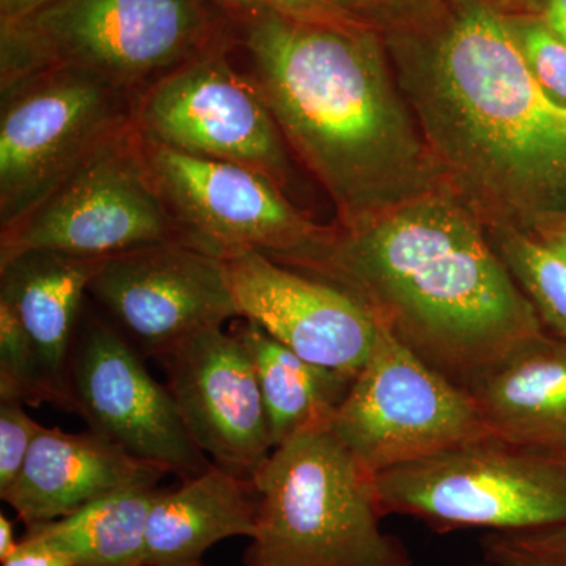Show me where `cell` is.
<instances>
[{
  "label": "cell",
  "mask_w": 566,
  "mask_h": 566,
  "mask_svg": "<svg viewBox=\"0 0 566 566\" xmlns=\"http://www.w3.org/2000/svg\"><path fill=\"white\" fill-rule=\"evenodd\" d=\"M382 36L447 188L486 229L532 234L566 212V109L532 76L506 14L441 0Z\"/></svg>",
  "instance_id": "6da1fadb"
},
{
  "label": "cell",
  "mask_w": 566,
  "mask_h": 566,
  "mask_svg": "<svg viewBox=\"0 0 566 566\" xmlns=\"http://www.w3.org/2000/svg\"><path fill=\"white\" fill-rule=\"evenodd\" d=\"M297 271L352 293L464 389L546 333L485 223L449 188L335 222L326 244Z\"/></svg>",
  "instance_id": "7a4b0ae2"
},
{
  "label": "cell",
  "mask_w": 566,
  "mask_h": 566,
  "mask_svg": "<svg viewBox=\"0 0 566 566\" xmlns=\"http://www.w3.org/2000/svg\"><path fill=\"white\" fill-rule=\"evenodd\" d=\"M233 21L248 73L290 151L329 193L337 221L447 188L398 85L382 33L273 11Z\"/></svg>",
  "instance_id": "3957f363"
},
{
  "label": "cell",
  "mask_w": 566,
  "mask_h": 566,
  "mask_svg": "<svg viewBox=\"0 0 566 566\" xmlns=\"http://www.w3.org/2000/svg\"><path fill=\"white\" fill-rule=\"evenodd\" d=\"M252 482L248 566H412L400 539L381 526L375 475L333 428L275 447Z\"/></svg>",
  "instance_id": "277c9868"
},
{
  "label": "cell",
  "mask_w": 566,
  "mask_h": 566,
  "mask_svg": "<svg viewBox=\"0 0 566 566\" xmlns=\"http://www.w3.org/2000/svg\"><path fill=\"white\" fill-rule=\"evenodd\" d=\"M232 24L216 0H57L0 24V88L69 66L139 96L229 36Z\"/></svg>",
  "instance_id": "5b68a950"
},
{
  "label": "cell",
  "mask_w": 566,
  "mask_h": 566,
  "mask_svg": "<svg viewBox=\"0 0 566 566\" xmlns=\"http://www.w3.org/2000/svg\"><path fill=\"white\" fill-rule=\"evenodd\" d=\"M382 515L434 531L566 527V453L480 439L375 475Z\"/></svg>",
  "instance_id": "8992f818"
},
{
  "label": "cell",
  "mask_w": 566,
  "mask_h": 566,
  "mask_svg": "<svg viewBox=\"0 0 566 566\" xmlns=\"http://www.w3.org/2000/svg\"><path fill=\"white\" fill-rule=\"evenodd\" d=\"M0 95V232L134 126L137 96L91 71L52 66Z\"/></svg>",
  "instance_id": "52a82bcc"
},
{
  "label": "cell",
  "mask_w": 566,
  "mask_h": 566,
  "mask_svg": "<svg viewBox=\"0 0 566 566\" xmlns=\"http://www.w3.org/2000/svg\"><path fill=\"white\" fill-rule=\"evenodd\" d=\"M331 428L371 475L493 436L469 390L381 323Z\"/></svg>",
  "instance_id": "ba28073f"
},
{
  "label": "cell",
  "mask_w": 566,
  "mask_h": 566,
  "mask_svg": "<svg viewBox=\"0 0 566 566\" xmlns=\"http://www.w3.org/2000/svg\"><path fill=\"white\" fill-rule=\"evenodd\" d=\"M140 139L182 244L218 260L255 251L297 270L329 240L333 226H319L264 175Z\"/></svg>",
  "instance_id": "9c48e42d"
},
{
  "label": "cell",
  "mask_w": 566,
  "mask_h": 566,
  "mask_svg": "<svg viewBox=\"0 0 566 566\" xmlns=\"http://www.w3.org/2000/svg\"><path fill=\"white\" fill-rule=\"evenodd\" d=\"M230 36L142 92L134 125L144 139L248 167L285 191L289 145L251 74L234 63Z\"/></svg>",
  "instance_id": "30bf717a"
},
{
  "label": "cell",
  "mask_w": 566,
  "mask_h": 566,
  "mask_svg": "<svg viewBox=\"0 0 566 566\" xmlns=\"http://www.w3.org/2000/svg\"><path fill=\"white\" fill-rule=\"evenodd\" d=\"M181 243L136 125L107 144L21 222L0 232V263L31 251L107 256Z\"/></svg>",
  "instance_id": "8fae6325"
},
{
  "label": "cell",
  "mask_w": 566,
  "mask_h": 566,
  "mask_svg": "<svg viewBox=\"0 0 566 566\" xmlns=\"http://www.w3.org/2000/svg\"><path fill=\"white\" fill-rule=\"evenodd\" d=\"M70 394L93 431L123 452L188 480L210 465L186 430L167 386L153 378L142 354L111 323L87 316L70 359Z\"/></svg>",
  "instance_id": "7c38bea8"
},
{
  "label": "cell",
  "mask_w": 566,
  "mask_h": 566,
  "mask_svg": "<svg viewBox=\"0 0 566 566\" xmlns=\"http://www.w3.org/2000/svg\"><path fill=\"white\" fill-rule=\"evenodd\" d=\"M88 294L142 356L241 318L221 260L177 241L109 256Z\"/></svg>",
  "instance_id": "4fadbf2b"
},
{
  "label": "cell",
  "mask_w": 566,
  "mask_h": 566,
  "mask_svg": "<svg viewBox=\"0 0 566 566\" xmlns=\"http://www.w3.org/2000/svg\"><path fill=\"white\" fill-rule=\"evenodd\" d=\"M186 430L211 463L253 480L270 458V427L248 346L211 327L156 357Z\"/></svg>",
  "instance_id": "5bb4252c"
},
{
  "label": "cell",
  "mask_w": 566,
  "mask_h": 566,
  "mask_svg": "<svg viewBox=\"0 0 566 566\" xmlns=\"http://www.w3.org/2000/svg\"><path fill=\"white\" fill-rule=\"evenodd\" d=\"M221 262L241 318L349 381L363 370L379 323L352 293L255 251Z\"/></svg>",
  "instance_id": "9a60e30c"
},
{
  "label": "cell",
  "mask_w": 566,
  "mask_h": 566,
  "mask_svg": "<svg viewBox=\"0 0 566 566\" xmlns=\"http://www.w3.org/2000/svg\"><path fill=\"white\" fill-rule=\"evenodd\" d=\"M167 472L123 452L93 431L41 428L20 475L0 497L25 526L51 523L132 486H156Z\"/></svg>",
  "instance_id": "2e32d148"
},
{
  "label": "cell",
  "mask_w": 566,
  "mask_h": 566,
  "mask_svg": "<svg viewBox=\"0 0 566 566\" xmlns=\"http://www.w3.org/2000/svg\"><path fill=\"white\" fill-rule=\"evenodd\" d=\"M469 394L494 438L566 453V340L543 333L485 374Z\"/></svg>",
  "instance_id": "e0dca14e"
},
{
  "label": "cell",
  "mask_w": 566,
  "mask_h": 566,
  "mask_svg": "<svg viewBox=\"0 0 566 566\" xmlns=\"http://www.w3.org/2000/svg\"><path fill=\"white\" fill-rule=\"evenodd\" d=\"M109 259V256H107ZM106 259L51 251L20 253L0 263V301L31 337L52 385L73 411L70 359L82 301Z\"/></svg>",
  "instance_id": "ac0fdd59"
},
{
  "label": "cell",
  "mask_w": 566,
  "mask_h": 566,
  "mask_svg": "<svg viewBox=\"0 0 566 566\" xmlns=\"http://www.w3.org/2000/svg\"><path fill=\"white\" fill-rule=\"evenodd\" d=\"M256 493L252 480L211 463L177 490L153 501L145 532L144 566H199L216 543L252 538Z\"/></svg>",
  "instance_id": "d6986e66"
},
{
  "label": "cell",
  "mask_w": 566,
  "mask_h": 566,
  "mask_svg": "<svg viewBox=\"0 0 566 566\" xmlns=\"http://www.w3.org/2000/svg\"><path fill=\"white\" fill-rule=\"evenodd\" d=\"M248 346L274 449L294 436L331 427L353 381L307 363L251 319L234 331Z\"/></svg>",
  "instance_id": "ffe728a7"
},
{
  "label": "cell",
  "mask_w": 566,
  "mask_h": 566,
  "mask_svg": "<svg viewBox=\"0 0 566 566\" xmlns=\"http://www.w3.org/2000/svg\"><path fill=\"white\" fill-rule=\"evenodd\" d=\"M156 486H132L95 499L28 534L61 549L74 566H144L145 532Z\"/></svg>",
  "instance_id": "44dd1931"
},
{
  "label": "cell",
  "mask_w": 566,
  "mask_h": 566,
  "mask_svg": "<svg viewBox=\"0 0 566 566\" xmlns=\"http://www.w3.org/2000/svg\"><path fill=\"white\" fill-rule=\"evenodd\" d=\"M494 248L547 333L566 340V262L532 234L488 229Z\"/></svg>",
  "instance_id": "7402d4cb"
},
{
  "label": "cell",
  "mask_w": 566,
  "mask_h": 566,
  "mask_svg": "<svg viewBox=\"0 0 566 566\" xmlns=\"http://www.w3.org/2000/svg\"><path fill=\"white\" fill-rule=\"evenodd\" d=\"M0 401L65 409L31 337L9 305L0 301Z\"/></svg>",
  "instance_id": "603a6c76"
},
{
  "label": "cell",
  "mask_w": 566,
  "mask_h": 566,
  "mask_svg": "<svg viewBox=\"0 0 566 566\" xmlns=\"http://www.w3.org/2000/svg\"><path fill=\"white\" fill-rule=\"evenodd\" d=\"M532 76L566 109V43L536 13L506 14Z\"/></svg>",
  "instance_id": "cb8c5ba5"
},
{
  "label": "cell",
  "mask_w": 566,
  "mask_h": 566,
  "mask_svg": "<svg viewBox=\"0 0 566 566\" xmlns=\"http://www.w3.org/2000/svg\"><path fill=\"white\" fill-rule=\"evenodd\" d=\"M482 546L493 566H566V527L490 532Z\"/></svg>",
  "instance_id": "d4e9b609"
},
{
  "label": "cell",
  "mask_w": 566,
  "mask_h": 566,
  "mask_svg": "<svg viewBox=\"0 0 566 566\" xmlns=\"http://www.w3.org/2000/svg\"><path fill=\"white\" fill-rule=\"evenodd\" d=\"M345 18L382 33L405 31L427 21L441 0H326Z\"/></svg>",
  "instance_id": "484cf974"
},
{
  "label": "cell",
  "mask_w": 566,
  "mask_h": 566,
  "mask_svg": "<svg viewBox=\"0 0 566 566\" xmlns=\"http://www.w3.org/2000/svg\"><path fill=\"white\" fill-rule=\"evenodd\" d=\"M41 428L43 424L33 420L24 406L0 401V493L20 475Z\"/></svg>",
  "instance_id": "4316f807"
},
{
  "label": "cell",
  "mask_w": 566,
  "mask_h": 566,
  "mask_svg": "<svg viewBox=\"0 0 566 566\" xmlns=\"http://www.w3.org/2000/svg\"><path fill=\"white\" fill-rule=\"evenodd\" d=\"M216 2L232 18L255 13V11H273L296 20L357 24L338 13L326 0H216Z\"/></svg>",
  "instance_id": "83f0119b"
},
{
  "label": "cell",
  "mask_w": 566,
  "mask_h": 566,
  "mask_svg": "<svg viewBox=\"0 0 566 566\" xmlns=\"http://www.w3.org/2000/svg\"><path fill=\"white\" fill-rule=\"evenodd\" d=\"M2 566H74L66 554L44 542L40 536H22L14 553L2 562Z\"/></svg>",
  "instance_id": "f1b7e54d"
},
{
  "label": "cell",
  "mask_w": 566,
  "mask_h": 566,
  "mask_svg": "<svg viewBox=\"0 0 566 566\" xmlns=\"http://www.w3.org/2000/svg\"><path fill=\"white\" fill-rule=\"evenodd\" d=\"M532 237L566 262V212L539 223Z\"/></svg>",
  "instance_id": "f546056e"
},
{
  "label": "cell",
  "mask_w": 566,
  "mask_h": 566,
  "mask_svg": "<svg viewBox=\"0 0 566 566\" xmlns=\"http://www.w3.org/2000/svg\"><path fill=\"white\" fill-rule=\"evenodd\" d=\"M54 2L57 0H0V24L25 20Z\"/></svg>",
  "instance_id": "4dcf8cb0"
},
{
  "label": "cell",
  "mask_w": 566,
  "mask_h": 566,
  "mask_svg": "<svg viewBox=\"0 0 566 566\" xmlns=\"http://www.w3.org/2000/svg\"><path fill=\"white\" fill-rule=\"evenodd\" d=\"M536 14L566 43V0H539Z\"/></svg>",
  "instance_id": "1f68e13d"
},
{
  "label": "cell",
  "mask_w": 566,
  "mask_h": 566,
  "mask_svg": "<svg viewBox=\"0 0 566 566\" xmlns=\"http://www.w3.org/2000/svg\"><path fill=\"white\" fill-rule=\"evenodd\" d=\"M504 14L536 13L539 0H488Z\"/></svg>",
  "instance_id": "d6a6232c"
},
{
  "label": "cell",
  "mask_w": 566,
  "mask_h": 566,
  "mask_svg": "<svg viewBox=\"0 0 566 566\" xmlns=\"http://www.w3.org/2000/svg\"><path fill=\"white\" fill-rule=\"evenodd\" d=\"M20 542L14 538L13 523L6 515H0V562L14 553Z\"/></svg>",
  "instance_id": "836d02e7"
},
{
  "label": "cell",
  "mask_w": 566,
  "mask_h": 566,
  "mask_svg": "<svg viewBox=\"0 0 566 566\" xmlns=\"http://www.w3.org/2000/svg\"><path fill=\"white\" fill-rule=\"evenodd\" d=\"M482 566H493V565H490V564H488V562H486V564H485V565H482Z\"/></svg>",
  "instance_id": "e575fe53"
}]
</instances>
